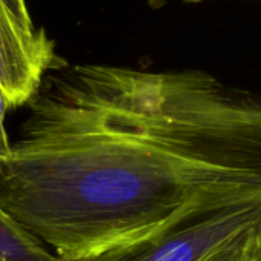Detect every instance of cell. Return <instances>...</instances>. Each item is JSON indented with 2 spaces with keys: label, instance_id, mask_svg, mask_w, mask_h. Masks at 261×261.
Segmentation results:
<instances>
[{
  "label": "cell",
  "instance_id": "6da1fadb",
  "mask_svg": "<svg viewBox=\"0 0 261 261\" xmlns=\"http://www.w3.org/2000/svg\"><path fill=\"white\" fill-rule=\"evenodd\" d=\"M0 159V206L60 261L261 200V97L200 69L60 66Z\"/></svg>",
  "mask_w": 261,
  "mask_h": 261
},
{
  "label": "cell",
  "instance_id": "7a4b0ae2",
  "mask_svg": "<svg viewBox=\"0 0 261 261\" xmlns=\"http://www.w3.org/2000/svg\"><path fill=\"white\" fill-rule=\"evenodd\" d=\"M261 229V200L172 226L75 261H200L218 247Z\"/></svg>",
  "mask_w": 261,
  "mask_h": 261
},
{
  "label": "cell",
  "instance_id": "3957f363",
  "mask_svg": "<svg viewBox=\"0 0 261 261\" xmlns=\"http://www.w3.org/2000/svg\"><path fill=\"white\" fill-rule=\"evenodd\" d=\"M63 66L43 30L20 20L0 0V91L10 108L28 105L43 79Z\"/></svg>",
  "mask_w": 261,
  "mask_h": 261
},
{
  "label": "cell",
  "instance_id": "277c9868",
  "mask_svg": "<svg viewBox=\"0 0 261 261\" xmlns=\"http://www.w3.org/2000/svg\"><path fill=\"white\" fill-rule=\"evenodd\" d=\"M0 261H60L54 252L0 206Z\"/></svg>",
  "mask_w": 261,
  "mask_h": 261
},
{
  "label": "cell",
  "instance_id": "5b68a950",
  "mask_svg": "<svg viewBox=\"0 0 261 261\" xmlns=\"http://www.w3.org/2000/svg\"><path fill=\"white\" fill-rule=\"evenodd\" d=\"M261 229L227 243L200 261H258V238Z\"/></svg>",
  "mask_w": 261,
  "mask_h": 261
},
{
  "label": "cell",
  "instance_id": "8992f818",
  "mask_svg": "<svg viewBox=\"0 0 261 261\" xmlns=\"http://www.w3.org/2000/svg\"><path fill=\"white\" fill-rule=\"evenodd\" d=\"M8 109L10 106L7 103V98L4 92L0 91V159L7 157L11 151V140L7 130V124H5V117H7Z\"/></svg>",
  "mask_w": 261,
  "mask_h": 261
},
{
  "label": "cell",
  "instance_id": "52a82bcc",
  "mask_svg": "<svg viewBox=\"0 0 261 261\" xmlns=\"http://www.w3.org/2000/svg\"><path fill=\"white\" fill-rule=\"evenodd\" d=\"M7 5L11 8V11L23 22L27 23H33L30 11H28V5H27V0H5Z\"/></svg>",
  "mask_w": 261,
  "mask_h": 261
},
{
  "label": "cell",
  "instance_id": "ba28073f",
  "mask_svg": "<svg viewBox=\"0 0 261 261\" xmlns=\"http://www.w3.org/2000/svg\"><path fill=\"white\" fill-rule=\"evenodd\" d=\"M185 4L197 5V4H209V2H261V0H183Z\"/></svg>",
  "mask_w": 261,
  "mask_h": 261
},
{
  "label": "cell",
  "instance_id": "9c48e42d",
  "mask_svg": "<svg viewBox=\"0 0 261 261\" xmlns=\"http://www.w3.org/2000/svg\"><path fill=\"white\" fill-rule=\"evenodd\" d=\"M258 261H261V232H259V238H258Z\"/></svg>",
  "mask_w": 261,
  "mask_h": 261
}]
</instances>
